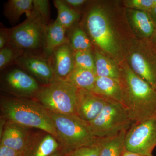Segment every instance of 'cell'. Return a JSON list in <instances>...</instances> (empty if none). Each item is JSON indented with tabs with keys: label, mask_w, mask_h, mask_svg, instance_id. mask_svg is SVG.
<instances>
[{
	"label": "cell",
	"mask_w": 156,
	"mask_h": 156,
	"mask_svg": "<svg viewBox=\"0 0 156 156\" xmlns=\"http://www.w3.org/2000/svg\"><path fill=\"white\" fill-rule=\"evenodd\" d=\"M88 123L95 138H104L128 130L134 122L122 103L107 101L100 113Z\"/></svg>",
	"instance_id": "cell-6"
},
{
	"label": "cell",
	"mask_w": 156,
	"mask_h": 156,
	"mask_svg": "<svg viewBox=\"0 0 156 156\" xmlns=\"http://www.w3.org/2000/svg\"><path fill=\"white\" fill-rule=\"evenodd\" d=\"M50 156H64V154L62 151H58Z\"/></svg>",
	"instance_id": "cell-36"
},
{
	"label": "cell",
	"mask_w": 156,
	"mask_h": 156,
	"mask_svg": "<svg viewBox=\"0 0 156 156\" xmlns=\"http://www.w3.org/2000/svg\"><path fill=\"white\" fill-rule=\"evenodd\" d=\"M69 36V43L74 52L91 50L92 41L82 28L79 27L73 28Z\"/></svg>",
	"instance_id": "cell-24"
},
{
	"label": "cell",
	"mask_w": 156,
	"mask_h": 156,
	"mask_svg": "<svg viewBox=\"0 0 156 156\" xmlns=\"http://www.w3.org/2000/svg\"><path fill=\"white\" fill-rule=\"evenodd\" d=\"M15 62L30 73L44 85L50 83L56 79L53 65L44 56L25 52Z\"/></svg>",
	"instance_id": "cell-10"
},
{
	"label": "cell",
	"mask_w": 156,
	"mask_h": 156,
	"mask_svg": "<svg viewBox=\"0 0 156 156\" xmlns=\"http://www.w3.org/2000/svg\"><path fill=\"white\" fill-rule=\"evenodd\" d=\"M151 46L156 50V29L154 34L149 40V42Z\"/></svg>",
	"instance_id": "cell-34"
},
{
	"label": "cell",
	"mask_w": 156,
	"mask_h": 156,
	"mask_svg": "<svg viewBox=\"0 0 156 156\" xmlns=\"http://www.w3.org/2000/svg\"><path fill=\"white\" fill-rule=\"evenodd\" d=\"M33 9V0H9L6 3L4 10L5 16L11 22H17L23 14L27 17Z\"/></svg>",
	"instance_id": "cell-21"
},
{
	"label": "cell",
	"mask_w": 156,
	"mask_h": 156,
	"mask_svg": "<svg viewBox=\"0 0 156 156\" xmlns=\"http://www.w3.org/2000/svg\"><path fill=\"white\" fill-rule=\"evenodd\" d=\"M125 4L129 9L149 12L156 6V0H129Z\"/></svg>",
	"instance_id": "cell-28"
},
{
	"label": "cell",
	"mask_w": 156,
	"mask_h": 156,
	"mask_svg": "<svg viewBox=\"0 0 156 156\" xmlns=\"http://www.w3.org/2000/svg\"><path fill=\"white\" fill-rule=\"evenodd\" d=\"M79 89L66 80L55 79L41 87L34 98L49 111L62 115L76 114Z\"/></svg>",
	"instance_id": "cell-4"
},
{
	"label": "cell",
	"mask_w": 156,
	"mask_h": 156,
	"mask_svg": "<svg viewBox=\"0 0 156 156\" xmlns=\"http://www.w3.org/2000/svg\"><path fill=\"white\" fill-rule=\"evenodd\" d=\"M50 113L56 128L57 140L64 154L96 142L97 138L92 134L89 123L76 115Z\"/></svg>",
	"instance_id": "cell-3"
},
{
	"label": "cell",
	"mask_w": 156,
	"mask_h": 156,
	"mask_svg": "<svg viewBox=\"0 0 156 156\" xmlns=\"http://www.w3.org/2000/svg\"><path fill=\"white\" fill-rule=\"evenodd\" d=\"M3 117L8 122L28 128L39 129L57 139L50 111L36 100L25 98H5L1 102Z\"/></svg>",
	"instance_id": "cell-2"
},
{
	"label": "cell",
	"mask_w": 156,
	"mask_h": 156,
	"mask_svg": "<svg viewBox=\"0 0 156 156\" xmlns=\"http://www.w3.org/2000/svg\"><path fill=\"white\" fill-rule=\"evenodd\" d=\"M156 147V118L134 123L128 129L125 149L134 153L151 156Z\"/></svg>",
	"instance_id": "cell-8"
},
{
	"label": "cell",
	"mask_w": 156,
	"mask_h": 156,
	"mask_svg": "<svg viewBox=\"0 0 156 156\" xmlns=\"http://www.w3.org/2000/svg\"><path fill=\"white\" fill-rule=\"evenodd\" d=\"M74 68L90 70L95 72V59L91 50L74 52Z\"/></svg>",
	"instance_id": "cell-25"
},
{
	"label": "cell",
	"mask_w": 156,
	"mask_h": 156,
	"mask_svg": "<svg viewBox=\"0 0 156 156\" xmlns=\"http://www.w3.org/2000/svg\"><path fill=\"white\" fill-rule=\"evenodd\" d=\"M101 147L98 138L95 143L70 151L64 156H100Z\"/></svg>",
	"instance_id": "cell-27"
},
{
	"label": "cell",
	"mask_w": 156,
	"mask_h": 156,
	"mask_svg": "<svg viewBox=\"0 0 156 156\" xmlns=\"http://www.w3.org/2000/svg\"><path fill=\"white\" fill-rule=\"evenodd\" d=\"M96 78L95 73L93 71L74 68L66 81L79 89L91 92Z\"/></svg>",
	"instance_id": "cell-20"
},
{
	"label": "cell",
	"mask_w": 156,
	"mask_h": 156,
	"mask_svg": "<svg viewBox=\"0 0 156 156\" xmlns=\"http://www.w3.org/2000/svg\"><path fill=\"white\" fill-rule=\"evenodd\" d=\"M48 26L32 11L25 21L10 29L9 45L24 52L35 53L43 50Z\"/></svg>",
	"instance_id": "cell-5"
},
{
	"label": "cell",
	"mask_w": 156,
	"mask_h": 156,
	"mask_svg": "<svg viewBox=\"0 0 156 156\" xmlns=\"http://www.w3.org/2000/svg\"><path fill=\"white\" fill-rule=\"evenodd\" d=\"M53 4L58 12L56 20L66 30L72 28L80 18L79 12L71 8L62 0H55Z\"/></svg>",
	"instance_id": "cell-23"
},
{
	"label": "cell",
	"mask_w": 156,
	"mask_h": 156,
	"mask_svg": "<svg viewBox=\"0 0 156 156\" xmlns=\"http://www.w3.org/2000/svg\"><path fill=\"white\" fill-rule=\"evenodd\" d=\"M122 156H150L144 155L140 154L134 153L125 150L123 152Z\"/></svg>",
	"instance_id": "cell-35"
},
{
	"label": "cell",
	"mask_w": 156,
	"mask_h": 156,
	"mask_svg": "<svg viewBox=\"0 0 156 156\" xmlns=\"http://www.w3.org/2000/svg\"><path fill=\"white\" fill-rule=\"evenodd\" d=\"M31 134L29 128L8 122L2 132L1 145L23 154L28 145Z\"/></svg>",
	"instance_id": "cell-13"
},
{
	"label": "cell",
	"mask_w": 156,
	"mask_h": 156,
	"mask_svg": "<svg viewBox=\"0 0 156 156\" xmlns=\"http://www.w3.org/2000/svg\"><path fill=\"white\" fill-rule=\"evenodd\" d=\"M49 1L47 0H33V9L34 11L39 14L45 23L48 25L50 14Z\"/></svg>",
	"instance_id": "cell-29"
},
{
	"label": "cell",
	"mask_w": 156,
	"mask_h": 156,
	"mask_svg": "<svg viewBox=\"0 0 156 156\" xmlns=\"http://www.w3.org/2000/svg\"><path fill=\"white\" fill-rule=\"evenodd\" d=\"M128 18L135 31L149 41L156 29L154 23L149 14L146 11L135 9L128 10Z\"/></svg>",
	"instance_id": "cell-18"
},
{
	"label": "cell",
	"mask_w": 156,
	"mask_h": 156,
	"mask_svg": "<svg viewBox=\"0 0 156 156\" xmlns=\"http://www.w3.org/2000/svg\"><path fill=\"white\" fill-rule=\"evenodd\" d=\"M10 29H1L0 31V49L9 45Z\"/></svg>",
	"instance_id": "cell-31"
},
{
	"label": "cell",
	"mask_w": 156,
	"mask_h": 156,
	"mask_svg": "<svg viewBox=\"0 0 156 156\" xmlns=\"http://www.w3.org/2000/svg\"><path fill=\"white\" fill-rule=\"evenodd\" d=\"M150 15L151 18L154 23L156 27V6L151 9L149 12H148Z\"/></svg>",
	"instance_id": "cell-33"
},
{
	"label": "cell",
	"mask_w": 156,
	"mask_h": 156,
	"mask_svg": "<svg viewBox=\"0 0 156 156\" xmlns=\"http://www.w3.org/2000/svg\"><path fill=\"white\" fill-rule=\"evenodd\" d=\"M24 51L8 45L0 50V69H2L22 56Z\"/></svg>",
	"instance_id": "cell-26"
},
{
	"label": "cell",
	"mask_w": 156,
	"mask_h": 156,
	"mask_svg": "<svg viewBox=\"0 0 156 156\" xmlns=\"http://www.w3.org/2000/svg\"><path fill=\"white\" fill-rule=\"evenodd\" d=\"M128 61L131 69L156 89V50L150 43L132 48Z\"/></svg>",
	"instance_id": "cell-9"
},
{
	"label": "cell",
	"mask_w": 156,
	"mask_h": 156,
	"mask_svg": "<svg viewBox=\"0 0 156 156\" xmlns=\"http://www.w3.org/2000/svg\"><path fill=\"white\" fill-rule=\"evenodd\" d=\"M107 101L92 92L79 89L76 114L86 122H92L100 113Z\"/></svg>",
	"instance_id": "cell-12"
},
{
	"label": "cell",
	"mask_w": 156,
	"mask_h": 156,
	"mask_svg": "<svg viewBox=\"0 0 156 156\" xmlns=\"http://www.w3.org/2000/svg\"><path fill=\"white\" fill-rule=\"evenodd\" d=\"M121 103L134 123L156 118V89L137 75L128 65L120 72Z\"/></svg>",
	"instance_id": "cell-1"
},
{
	"label": "cell",
	"mask_w": 156,
	"mask_h": 156,
	"mask_svg": "<svg viewBox=\"0 0 156 156\" xmlns=\"http://www.w3.org/2000/svg\"><path fill=\"white\" fill-rule=\"evenodd\" d=\"M4 84L10 92L22 98L34 97L41 88L34 78L17 68L6 74Z\"/></svg>",
	"instance_id": "cell-11"
},
{
	"label": "cell",
	"mask_w": 156,
	"mask_h": 156,
	"mask_svg": "<svg viewBox=\"0 0 156 156\" xmlns=\"http://www.w3.org/2000/svg\"><path fill=\"white\" fill-rule=\"evenodd\" d=\"M53 65L56 79L66 80L74 69V51L69 43L56 48L53 52Z\"/></svg>",
	"instance_id": "cell-15"
},
{
	"label": "cell",
	"mask_w": 156,
	"mask_h": 156,
	"mask_svg": "<svg viewBox=\"0 0 156 156\" xmlns=\"http://www.w3.org/2000/svg\"><path fill=\"white\" fill-rule=\"evenodd\" d=\"M93 54L96 76L119 80L120 72L112 61L98 51H95Z\"/></svg>",
	"instance_id": "cell-22"
},
{
	"label": "cell",
	"mask_w": 156,
	"mask_h": 156,
	"mask_svg": "<svg viewBox=\"0 0 156 156\" xmlns=\"http://www.w3.org/2000/svg\"><path fill=\"white\" fill-rule=\"evenodd\" d=\"M67 30L56 20L48 26L43 50L44 57L49 58L56 48L69 43Z\"/></svg>",
	"instance_id": "cell-16"
},
{
	"label": "cell",
	"mask_w": 156,
	"mask_h": 156,
	"mask_svg": "<svg viewBox=\"0 0 156 156\" xmlns=\"http://www.w3.org/2000/svg\"><path fill=\"white\" fill-rule=\"evenodd\" d=\"M127 131H123L111 137L98 138L101 147L100 156H122Z\"/></svg>",
	"instance_id": "cell-19"
},
{
	"label": "cell",
	"mask_w": 156,
	"mask_h": 156,
	"mask_svg": "<svg viewBox=\"0 0 156 156\" xmlns=\"http://www.w3.org/2000/svg\"><path fill=\"white\" fill-rule=\"evenodd\" d=\"M85 23L91 41L106 53L112 55L117 54L118 45L115 36L102 8L96 5L91 7Z\"/></svg>",
	"instance_id": "cell-7"
},
{
	"label": "cell",
	"mask_w": 156,
	"mask_h": 156,
	"mask_svg": "<svg viewBox=\"0 0 156 156\" xmlns=\"http://www.w3.org/2000/svg\"><path fill=\"white\" fill-rule=\"evenodd\" d=\"M23 153L7 147L0 145V156H23Z\"/></svg>",
	"instance_id": "cell-30"
},
{
	"label": "cell",
	"mask_w": 156,
	"mask_h": 156,
	"mask_svg": "<svg viewBox=\"0 0 156 156\" xmlns=\"http://www.w3.org/2000/svg\"><path fill=\"white\" fill-rule=\"evenodd\" d=\"M60 148L59 142L51 134H33L23 156H50Z\"/></svg>",
	"instance_id": "cell-14"
},
{
	"label": "cell",
	"mask_w": 156,
	"mask_h": 156,
	"mask_svg": "<svg viewBox=\"0 0 156 156\" xmlns=\"http://www.w3.org/2000/svg\"><path fill=\"white\" fill-rule=\"evenodd\" d=\"M91 92L107 101L122 102V90L119 80L97 77Z\"/></svg>",
	"instance_id": "cell-17"
},
{
	"label": "cell",
	"mask_w": 156,
	"mask_h": 156,
	"mask_svg": "<svg viewBox=\"0 0 156 156\" xmlns=\"http://www.w3.org/2000/svg\"><path fill=\"white\" fill-rule=\"evenodd\" d=\"M64 2L71 8L77 11L76 9L84 5L87 1L85 0H65Z\"/></svg>",
	"instance_id": "cell-32"
}]
</instances>
